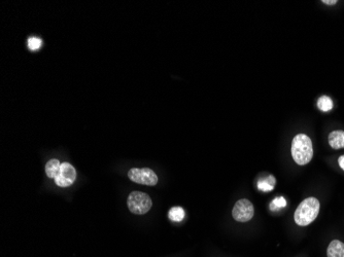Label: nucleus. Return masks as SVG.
I'll list each match as a JSON object with an SVG mask.
<instances>
[{"label":"nucleus","mask_w":344,"mask_h":257,"mask_svg":"<svg viewBox=\"0 0 344 257\" xmlns=\"http://www.w3.org/2000/svg\"><path fill=\"white\" fill-rule=\"evenodd\" d=\"M292 157L299 166L307 165L313 157L311 139L304 134L296 135L292 142Z\"/></svg>","instance_id":"nucleus-1"},{"label":"nucleus","mask_w":344,"mask_h":257,"mask_svg":"<svg viewBox=\"0 0 344 257\" xmlns=\"http://www.w3.org/2000/svg\"><path fill=\"white\" fill-rule=\"evenodd\" d=\"M320 201L313 197L305 199L295 211L294 219L299 226H307L315 220L320 213Z\"/></svg>","instance_id":"nucleus-2"},{"label":"nucleus","mask_w":344,"mask_h":257,"mask_svg":"<svg viewBox=\"0 0 344 257\" xmlns=\"http://www.w3.org/2000/svg\"><path fill=\"white\" fill-rule=\"evenodd\" d=\"M127 205L129 210L137 215L145 214L152 208L153 202L149 195L141 191H133L129 195Z\"/></svg>","instance_id":"nucleus-3"},{"label":"nucleus","mask_w":344,"mask_h":257,"mask_svg":"<svg viewBox=\"0 0 344 257\" xmlns=\"http://www.w3.org/2000/svg\"><path fill=\"white\" fill-rule=\"evenodd\" d=\"M128 177L135 183L154 186L158 183V176L150 168H133L129 171Z\"/></svg>","instance_id":"nucleus-4"},{"label":"nucleus","mask_w":344,"mask_h":257,"mask_svg":"<svg viewBox=\"0 0 344 257\" xmlns=\"http://www.w3.org/2000/svg\"><path fill=\"white\" fill-rule=\"evenodd\" d=\"M255 214L254 205L251 201L247 199H242L237 201V203L234 205L232 216L233 218L238 222H248L250 221Z\"/></svg>","instance_id":"nucleus-5"},{"label":"nucleus","mask_w":344,"mask_h":257,"mask_svg":"<svg viewBox=\"0 0 344 257\" xmlns=\"http://www.w3.org/2000/svg\"><path fill=\"white\" fill-rule=\"evenodd\" d=\"M77 178V171L72 165L69 163L61 164L60 170L55 177L56 184L60 187H68L70 186Z\"/></svg>","instance_id":"nucleus-6"},{"label":"nucleus","mask_w":344,"mask_h":257,"mask_svg":"<svg viewBox=\"0 0 344 257\" xmlns=\"http://www.w3.org/2000/svg\"><path fill=\"white\" fill-rule=\"evenodd\" d=\"M328 257H344V243L339 240H334L330 243L327 249Z\"/></svg>","instance_id":"nucleus-7"},{"label":"nucleus","mask_w":344,"mask_h":257,"mask_svg":"<svg viewBox=\"0 0 344 257\" xmlns=\"http://www.w3.org/2000/svg\"><path fill=\"white\" fill-rule=\"evenodd\" d=\"M329 144L334 149L344 148V131H333L329 135Z\"/></svg>","instance_id":"nucleus-8"},{"label":"nucleus","mask_w":344,"mask_h":257,"mask_svg":"<svg viewBox=\"0 0 344 257\" xmlns=\"http://www.w3.org/2000/svg\"><path fill=\"white\" fill-rule=\"evenodd\" d=\"M60 167H61V163L58 161V160H56V159H53L51 161H48L45 165V174L48 178H54L57 176V174H58L59 170H60Z\"/></svg>","instance_id":"nucleus-9"},{"label":"nucleus","mask_w":344,"mask_h":257,"mask_svg":"<svg viewBox=\"0 0 344 257\" xmlns=\"http://www.w3.org/2000/svg\"><path fill=\"white\" fill-rule=\"evenodd\" d=\"M185 210L182 207H174L169 210L168 216L169 219L171 221H175V222H181L184 220L185 218Z\"/></svg>","instance_id":"nucleus-10"},{"label":"nucleus","mask_w":344,"mask_h":257,"mask_svg":"<svg viewBox=\"0 0 344 257\" xmlns=\"http://www.w3.org/2000/svg\"><path fill=\"white\" fill-rule=\"evenodd\" d=\"M276 183L275 178L270 175L266 179H262L258 182V188L262 191H271L274 188V185Z\"/></svg>","instance_id":"nucleus-11"},{"label":"nucleus","mask_w":344,"mask_h":257,"mask_svg":"<svg viewBox=\"0 0 344 257\" xmlns=\"http://www.w3.org/2000/svg\"><path fill=\"white\" fill-rule=\"evenodd\" d=\"M317 106L322 111H330L333 108V101L328 96H322L317 101Z\"/></svg>","instance_id":"nucleus-12"},{"label":"nucleus","mask_w":344,"mask_h":257,"mask_svg":"<svg viewBox=\"0 0 344 257\" xmlns=\"http://www.w3.org/2000/svg\"><path fill=\"white\" fill-rule=\"evenodd\" d=\"M41 45V39L37 37H30L28 39V47L31 50H37Z\"/></svg>","instance_id":"nucleus-13"},{"label":"nucleus","mask_w":344,"mask_h":257,"mask_svg":"<svg viewBox=\"0 0 344 257\" xmlns=\"http://www.w3.org/2000/svg\"><path fill=\"white\" fill-rule=\"evenodd\" d=\"M286 206V201H285V199L283 198V197H279V198H276L273 202H272V204L270 205V209L271 210H275V208L276 209H279V208H283V207H285Z\"/></svg>","instance_id":"nucleus-14"},{"label":"nucleus","mask_w":344,"mask_h":257,"mask_svg":"<svg viewBox=\"0 0 344 257\" xmlns=\"http://www.w3.org/2000/svg\"><path fill=\"white\" fill-rule=\"evenodd\" d=\"M322 3H323V4H325V5L333 6V5H336V4H337V0H323Z\"/></svg>","instance_id":"nucleus-15"},{"label":"nucleus","mask_w":344,"mask_h":257,"mask_svg":"<svg viewBox=\"0 0 344 257\" xmlns=\"http://www.w3.org/2000/svg\"><path fill=\"white\" fill-rule=\"evenodd\" d=\"M338 164L340 166V168L342 170H344V156H341L339 159H338Z\"/></svg>","instance_id":"nucleus-16"}]
</instances>
